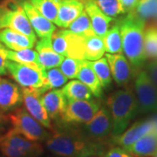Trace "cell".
<instances>
[{"mask_svg": "<svg viewBox=\"0 0 157 157\" xmlns=\"http://www.w3.org/2000/svg\"><path fill=\"white\" fill-rule=\"evenodd\" d=\"M76 126L62 125L53 130L45 141L46 148L55 155L61 157L103 156L106 153V142L94 140Z\"/></svg>", "mask_w": 157, "mask_h": 157, "instance_id": "obj_1", "label": "cell"}, {"mask_svg": "<svg viewBox=\"0 0 157 157\" xmlns=\"http://www.w3.org/2000/svg\"><path fill=\"white\" fill-rule=\"evenodd\" d=\"M122 39V52L130 63L133 72H139L144 67L147 58L144 48L146 21L133 11L117 21Z\"/></svg>", "mask_w": 157, "mask_h": 157, "instance_id": "obj_2", "label": "cell"}, {"mask_svg": "<svg viewBox=\"0 0 157 157\" xmlns=\"http://www.w3.org/2000/svg\"><path fill=\"white\" fill-rule=\"evenodd\" d=\"M107 104L112 117V136L121 135L139 113V105L135 92L131 87L118 90L108 98Z\"/></svg>", "mask_w": 157, "mask_h": 157, "instance_id": "obj_3", "label": "cell"}, {"mask_svg": "<svg viewBox=\"0 0 157 157\" xmlns=\"http://www.w3.org/2000/svg\"><path fill=\"white\" fill-rule=\"evenodd\" d=\"M6 119L11 123V129L14 132L28 140L45 142L52 135V132L36 121L25 107H18L9 112Z\"/></svg>", "mask_w": 157, "mask_h": 157, "instance_id": "obj_4", "label": "cell"}, {"mask_svg": "<svg viewBox=\"0 0 157 157\" xmlns=\"http://www.w3.org/2000/svg\"><path fill=\"white\" fill-rule=\"evenodd\" d=\"M0 153L4 157H39L44 147L39 141L28 140L10 128L0 136Z\"/></svg>", "mask_w": 157, "mask_h": 157, "instance_id": "obj_5", "label": "cell"}, {"mask_svg": "<svg viewBox=\"0 0 157 157\" xmlns=\"http://www.w3.org/2000/svg\"><path fill=\"white\" fill-rule=\"evenodd\" d=\"M6 28L37 39L36 33L18 0H6L0 4V30Z\"/></svg>", "mask_w": 157, "mask_h": 157, "instance_id": "obj_6", "label": "cell"}, {"mask_svg": "<svg viewBox=\"0 0 157 157\" xmlns=\"http://www.w3.org/2000/svg\"><path fill=\"white\" fill-rule=\"evenodd\" d=\"M101 108V101L97 100L68 101L60 115L62 125L78 126L88 122Z\"/></svg>", "mask_w": 157, "mask_h": 157, "instance_id": "obj_7", "label": "cell"}, {"mask_svg": "<svg viewBox=\"0 0 157 157\" xmlns=\"http://www.w3.org/2000/svg\"><path fill=\"white\" fill-rule=\"evenodd\" d=\"M135 94L139 105V113L157 112V87L146 70H140L136 74Z\"/></svg>", "mask_w": 157, "mask_h": 157, "instance_id": "obj_8", "label": "cell"}, {"mask_svg": "<svg viewBox=\"0 0 157 157\" xmlns=\"http://www.w3.org/2000/svg\"><path fill=\"white\" fill-rule=\"evenodd\" d=\"M7 73L21 87L40 88L45 78L46 70H37L24 64L7 59Z\"/></svg>", "mask_w": 157, "mask_h": 157, "instance_id": "obj_9", "label": "cell"}, {"mask_svg": "<svg viewBox=\"0 0 157 157\" xmlns=\"http://www.w3.org/2000/svg\"><path fill=\"white\" fill-rule=\"evenodd\" d=\"M23 103L25 109L33 117L38 121L45 128L53 131L51 118L45 110L42 102V92L35 87H21Z\"/></svg>", "mask_w": 157, "mask_h": 157, "instance_id": "obj_10", "label": "cell"}, {"mask_svg": "<svg viewBox=\"0 0 157 157\" xmlns=\"http://www.w3.org/2000/svg\"><path fill=\"white\" fill-rule=\"evenodd\" d=\"M83 125V133L94 140L105 141L108 135H112V117L107 107L100 108L94 117Z\"/></svg>", "mask_w": 157, "mask_h": 157, "instance_id": "obj_11", "label": "cell"}, {"mask_svg": "<svg viewBox=\"0 0 157 157\" xmlns=\"http://www.w3.org/2000/svg\"><path fill=\"white\" fill-rule=\"evenodd\" d=\"M155 129H157L155 118L135 122L121 135L112 136V142L117 146L127 148L140 140L141 137Z\"/></svg>", "mask_w": 157, "mask_h": 157, "instance_id": "obj_12", "label": "cell"}, {"mask_svg": "<svg viewBox=\"0 0 157 157\" xmlns=\"http://www.w3.org/2000/svg\"><path fill=\"white\" fill-rule=\"evenodd\" d=\"M18 3L25 12L36 35L40 39L51 38L56 31V27L52 22L44 17L29 0H18Z\"/></svg>", "mask_w": 157, "mask_h": 157, "instance_id": "obj_13", "label": "cell"}, {"mask_svg": "<svg viewBox=\"0 0 157 157\" xmlns=\"http://www.w3.org/2000/svg\"><path fill=\"white\" fill-rule=\"evenodd\" d=\"M22 102V93L18 86L10 79L0 78V112H11L20 107Z\"/></svg>", "mask_w": 157, "mask_h": 157, "instance_id": "obj_14", "label": "cell"}, {"mask_svg": "<svg viewBox=\"0 0 157 157\" xmlns=\"http://www.w3.org/2000/svg\"><path fill=\"white\" fill-rule=\"evenodd\" d=\"M105 57L107 58L112 77L116 84L120 86L128 84L132 76L133 69L125 55L122 53H107Z\"/></svg>", "mask_w": 157, "mask_h": 157, "instance_id": "obj_15", "label": "cell"}, {"mask_svg": "<svg viewBox=\"0 0 157 157\" xmlns=\"http://www.w3.org/2000/svg\"><path fill=\"white\" fill-rule=\"evenodd\" d=\"M83 11L82 0H60L54 24L63 29L68 28Z\"/></svg>", "mask_w": 157, "mask_h": 157, "instance_id": "obj_16", "label": "cell"}, {"mask_svg": "<svg viewBox=\"0 0 157 157\" xmlns=\"http://www.w3.org/2000/svg\"><path fill=\"white\" fill-rule=\"evenodd\" d=\"M82 2L84 3L85 11L89 16L94 33L99 37L103 38L110 28L111 23L114 21L113 18L106 15L92 0H82Z\"/></svg>", "mask_w": 157, "mask_h": 157, "instance_id": "obj_17", "label": "cell"}, {"mask_svg": "<svg viewBox=\"0 0 157 157\" xmlns=\"http://www.w3.org/2000/svg\"><path fill=\"white\" fill-rule=\"evenodd\" d=\"M35 48L39 55V62L45 70L59 67L65 59V57L57 53L53 50L51 38L40 39L39 41H37Z\"/></svg>", "mask_w": 157, "mask_h": 157, "instance_id": "obj_18", "label": "cell"}, {"mask_svg": "<svg viewBox=\"0 0 157 157\" xmlns=\"http://www.w3.org/2000/svg\"><path fill=\"white\" fill-rule=\"evenodd\" d=\"M0 42L11 51H18L33 48L37 43V39H32L25 34L11 29L0 30Z\"/></svg>", "mask_w": 157, "mask_h": 157, "instance_id": "obj_19", "label": "cell"}, {"mask_svg": "<svg viewBox=\"0 0 157 157\" xmlns=\"http://www.w3.org/2000/svg\"><path fill=\"white\" fill-rule=\"evenodd\" d=\"M42 102L49 117L52 120H59L62 112L67 104V99L61 90L52 89L42 94Z\"/></svg>", "mask_w": 157, "mask_h": 157, "instance_id": "obj_20", "label": "cell"}, {"mask_svg": "<svg viewBox=\"0 0 157 157\" xmlns=\"http://www.w3.org/2000/svg\"><path fill=\"white\" fill-rule=\"evenodd\" d=\"M135 157H154L157 155V129L147 134L126 148Z\"/></svg>", "mask_w": 157, "mask_h": 157, "instance_id": "obj_21", "label": "cell"}, {"mask_svg": "<svg viewBox=\"0 0 157 157\" xmlns=\"http://www.w3.org/2000/svg\"><path fill=\"white\" fill-rule=\"evenodd\" d=\"M77 78H78L86 86H87L95 97L99 98L102 95V86L101 81L97 77L95 72L91 67L89 60H81Z\"/></svg>", "mask_w": 157, "mask_h": 157, "instance_id": "obj_22", "label": "cell"}, {"mask_svg": "<svg viewBox=\"0 0 157 157\" xmlns=\"http://www.w3.org/2000/svg\"><path fill=\"white\" fill-rule=\"evenodd\" d=\"M6 55L7 59L9 60L26 65L37 70H45L39 62L38 52H36V50H33V48H26L18 51H11L7 49Z\"/></svg>", "mask_w": 157, "mask_h": 157, "instance_id": "obj_23", "label": "cell"}, {"mask_svg": "<svg viewBox=\"0 0 157 157\" xmlns=\"http://www.w3.org/2000/svg\"><path fill=\"white\" fill-rule=\"evenodd\" d=\"M62 93L67 101L76 100H91L93 93L87 86L82 83L80 80H72L62 87Z\"/></svg>", "mask_w": 157, "mask_h": 157, "instance_id": "obj_24", "label": "cell"}, {"mask_svg": "<svg viewBox=\"0 0 157 157\" xmlns=\"http://www.w3.org/2000/svg\"><path fill=\"white\" fill-rule=\"evenodd\" d=\"M102 39L105 45V51L107 53H122V39L117 21L108 29L106 35Z\"/></svg>", "mask_w": 157, "mask_h": 157, "instance_id": "obj_25", "label": "cell"}, {"mask_svg": "<svg viewBox=\"0 0 157 157\" xmlns=\"http://www.w3.org/2000/svg\"><path fill=\"white\" fill-rule=\"evenodd\" d=\"M103 39L98 35L85 37V59L89 61L100 59L105 53Z\"/></svg>", "mask_w": 157, "mask_h": 157, "instance_id": "obj_26", "label": "cell"}, {"mask_svg": "<svg viewBox=\"0 0 157 157\" xmlns=\"http://www.w3.org/2000/svg\"><path fill=\"white\" fill-rule=\"evenodd\" d=\"M67 79L68 78L63 74L59 68L53 67L47 69L43 86L39 89L42 94H45L50 90L59 89L67 84Z\"/></svg>", "mask_w": 157, "mask_h": 157, "instance_id": "obj_27", "label": "cell"}, {"mask_svg": "<svg viewBox=\"0 0 157 157\" xmlns=\"http://www.w3.org/2000/svg\"><path fill=\"white\" fill-rule=\"evenodd\" d=\"M89 63L100 79L102 88H107L112 83L113 77L107 58H101L94 61H89Z\"/></svg>", "mask_w": 157, "mask_h": 157, "instance_id": "obj_28", "label": "cell"}, {"mask_svg": "<svg viewBox=\"0 0 157 157\" xmlns=\"http://www.w3.org/2000/svg\"><path fill=\"white\" fill-rule=\"evenodd\" d=\"M32 5L51 22L54 23L60 0H29Z\"/></svg>", "mask_w": 157, "mask_h": 157, "instance_id": "obj_29", "label": "cell"}, {"mask_svg": "<svg viewBox=\"0 0 157 157\" xmlns=\"http://www.w3.org/2000/svg\"><path fill=\"white\" fill-rule=\"evenodd\" d=\"M68 28L74 33L85 36V37L95 35V33L91 24L89 16L87 15L85 9L84 11L80 13V15L69 25Z\"/></svg>", "mask_w": 157, "mask_h": 157, "instance_id": "obj_30", "label": "cell"}, {"mask_svg": "<svg viewBox=\"0 0 157 157\" xmlns=\"http://www.w3.org/2000/svg\"><path fill=\"white\" fill-rule=\"evenodd\" d=\"M144 48L147 58L157 59V25H148L144 33Z\"/></svg>", "mask_w": 157, "mask_h": 157, "instance_id": "obj_31", "label": "cell"}, {"mask_svg": "<svg viewBox=\"0 0 157 157\" xmlns=\"http://www.w3.org/2000/svg\"><path fill=\"white\" fill-rule=\"evenodd\" d=\"M131 11L144 21L157 17V0H139L135 9Z\"/></svg>", "mask_w": 157, "mask_h": 157, "instance_id": "obj_32", "label": "cell"}, {"mask_svg": "<svg viewBox=\"0 0 157 157\" xmlns=\"http://www.w3.org/2000/svg\"><path fill=\"white\" fill-rule=\"evenodd\" d=\"M96 6L106 15L111 17H117L118 16L125 14L122 6L119 0H92Z\"/></svg>", "mask_w": 157, "mask_h": 157, "instance_id": "obj_33", "label": "cell"}, {"mask_svg": "<svg viewBox=\"0 0 157 157\" xmlns=\"http://www.w3.org/2000/svg\"><path fill=\"white\" fill-rule=\"evenodd\" d=\"M81 60L82 59L66 57L59 65V69L67 78H77Z\"/></svg>", "mask_w": 157, "mask_h": 157, "instance_id": "obj_34", "label": "cell"}, {"mask_svg": "<svg viewBox=\"0 0 157 157\" xmlns=\"http://www.w3.org/2000/svg\"><path fill=\"white\" fill-rule=\"evenodd\" d=\"M103 157H135L122 147L115 146L108 149Z\"/></svg>", "mask_w": 157, "mask_h": 157, "instance_id": "obj_35", "label": "cell"}, {"mask_svg": "<svg viewBox=\"0 0 157 157\" xmlns=\"http://www.w3.org/2000/svg\"><path fill=\"white\" fill-rule=\"evenodd\" d=\"M6 46L0 42V76L8 74L6 69V61H7V52Z\"/></svg>", "mask_w": 157, "mask_h": 157, "instance_id": "obj_36", "label": "cell"}, {"mask_svg": "<svg viewBox=\"0 0 157 157\" xmlns=\"http://www.w3.org/2000/svg\"><path fill=\"white\" fill-rule=\"evenodd\" d=\"M146 72L157 87V59H152L146 66Z\"/></svg>", "mask_w": 157, "mask_h": 157, "instance_id": "obj_37", "label": "cell"}, {"mask_svg": "<svg viewBox=\"0 0 157 157\" xmlns=\"http://www.w3.org/2000/svg\"><path fill=\"white\" fill-rule=\"evenodd\" d=\"M119 1L122 6L125 13L133 11L137 5V3L139 2V0H119Z\"/></svg>", "mask_w": 157, "mask_h": 157, "instance_id": "obj_38", "label": "cell"}, {"mask_svg": "<svg viewBox=\"0 0 157 157\" xmlns=\"http://www.w3.org/2000/svg\"><path fill=\"white\" fill-rule=\"evenodd\" d=\"M6 121H7L6 116H4V115H3V113L0 112V132H1V131H2V129H3V124L5 123Z\"/></svg>", "mask_w": 157, "mask_h": 157, "instance_id": "obj_39", "label": "cell"}, {"mask_svg": "<svg viewBox=\"0 0 157 157\" xmlns=\"http://www.w3.org/2000/svg\"><path fill=\"white\" fill-rule=\"evenodd\" d=\"M91 157H103V156H91Z\"/></svg>", "mask_w": 157, "mask_h": 157, "instance_id": "obj_40", "label": "cell"}, {"mask_svg": "<svg viewBox=\"0 0 157 157\" xmlns=\"http://www.w3.org/2000/svg\"><path fill=\"white\" fill-rule=\"evenodd\" d=\"M154 157H157V155H155V156H154Z\"/></svg>", "mask_w": 157, "mask_h": 157, "instance_id": "obj_41", "label": "cell"}, {"mask_svg": "<svg viewBox=\"0 0 157 157\" xmlns=\"http://www.w3.org/2000/svg\"><path fill=\"white\" fill-rule=\"evenodd\" d=\"M57 157H61V156H58V155H57Z\"/></svg>", "mask_w": 157, "mask_h": 157, "instance_id": "obj_42", "label": "cell"}, {"mask_svg": "<svg viewBox=\"0 0 157 157\" xmlns=\"http://www.w3.org/2000/svg\"><path fill=\"white\" fill-rule=\"evenodd\" d=\"M0 157H4V156H0Z\"/></svg>", "mask_w": 157, "mask_h": 157, "instance_id": "obj_43", "label": "cell"}]
</instances>
